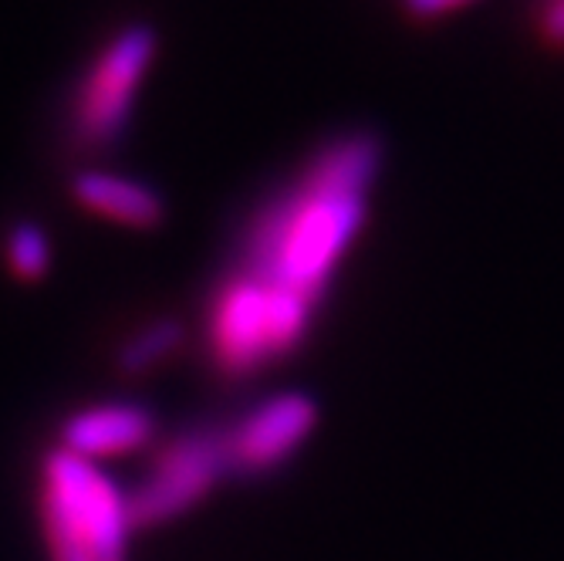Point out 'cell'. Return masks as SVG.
Segmentation results:
<instances>
[{
	"label": "cell",
	"instance_id": "7c38bea8",
	"mask_svg": "<svg viewBox=\"0 0 564 561\" xmlns=\"http://www.w3.org/2000/svg\"><path fill=\"white\" fill-rule=\"evenodd\" d=\"M541 31L547 41L564 44V0H547L544 18H541Z\"/></svg>",
	"mask_w": 564,
	"mask_h": 561
},
{
	"label": "cell",
	"instance_id": "9c48e42d",
	"mask_svg": "<svg viewBox=\"0 0 564 561\" xmlns=\"http://www.w3.org/2000/svg\"><path fill=\"white\" fill-rule=\"evenodd\" d=\"M186 345V325L176 315H160L122 338V345L112 355V366L122 379H142L156 373L163 363Z\"/></svg>",
	"mask_w": 564,
	"mask_h": 561
},
{
	"label": "cell",
	"instance_id": "ba28073f",
	"mask_svg": "<svg viewBox=\"0 0 564 561\" xmlns=\"http://www.w3.org/2000/svg\"><path fill=\"white\" fill-rule=\"evenodd\" d=\"M72 199L82 211L98 214L112 224L132 227V230H156L166 220V199L152 186L106 173V170H85L72 180Z\"/></svg>",
	"mask_w": 564,
	"mask_h": 561
},
{
	"label": "cell",
	"instance_id": "52a82bcc",
	"mask_svg": "<svg viewBox=\"0 0 564 561\" xmlns=\"http://www.w3.org/2000/svg\"><path fill=\"white\" fill-rule=\"evenodd\" d=\"M156 427V413L142 402H95L65 417L58 446L95 464L101 456H126L149 446Z\"/></svg>",
	"mask_w": 564,
	"mask_h": 561
},
{
	"label": "cell",
	"instance_id": "30bf717a",
	"mask_svg": "<svg viewBox=\"0 0 564 561\" xmlns=\"http://www.w3.org/2000/svg\"><path fill=\"white\" fill-rule=\"evenodd\" d=\"M4 261L18 281H41L51 271V237L34 220H18L4 237Z\"/></svg>",
	"mask_w": 564,
	"mask_h": 561
},
{
	"label": "cell",
	"instance_id": "3957f363",
	"mask_svg": "<svg viewBox=\"0 0 564 561\" xmlns=\"http://www.w3.org/2000/svg\"><path fill=\"white\" fill-rule=\"evenodd\" d=\"M315 301L237 271L214 294L207 319L210 359L220 376L247 379L291 355L312 328Z\"/></svg>",
	"mask_w": 564,
	"mask_h": 561
},
{
	"label": "cell",
	"instance_id": "7a4b0ae2",
	"mask_svg": "<svg viewBox=\"0 0 564 561\" xmlns=\"http://www.w3.org/2000/svg\"><path fill=\"white\" fill-rule=\"evenodd\" d=\"M41 528L47 561H126L135 531L129 494L62 446L41 464Z\"/></svg>",
	"mask_w": 564,
	"mask_h": 561
},
{
	"label": "cell",
	"instance_id": "5b68a950",
	"mask_svg": "<svg viewBox=\"0 0 564 561\" xmlns=\"http://www.w3.org/2000/svg\"><path fill=\"white\" fill-rule=\"evenodd\" d=\"M156 51L160 34L149 24H129L106 44L75 101V132L82 145H109L126 132L135 91Z\"/></svg>",
	"mask_w": 564,
	"mask_h": 561
},
{
	"label": "cell",
	"instance_id": "8fae6325",
	"mask_svg": "<svg viewBox=\"0 0 564 561\" xmlns=\"http://www.w3.org/2000/svg\"><path fill=\"white\" fill-rule=\"evenodd\" d=\"M474 4V0H402V8L413 18H443L449 11H459Z\"/></svg>",
	"mask_w": 564,
	"mask_h": 561
},
{
	"label": "cell",
	"instance_id": "6da1fadb",
	"mask_svg": "<svg viewBox=\"0 0 564 561\" xmlns=\"http://www.w3.org/2000/svg\"><path fill=\"white\" fill-rule=\"evenodd\" d=\"M379 160V139L369 132L328 145L304 176L247 227L240 271L318 304L338 261L366 224V199Z\"/></svg>",
	"mask_w": 564,
	"mask_h": 561
},
{
	"label": "cell",
	"instance_id": "8992f818",
	"mask_svg": "<svg viewBox=\"0 0 564 561\" xmlns=\"http://www.w3.org/2000/svg\"><path fill=\"white\" fill-rule=\"evenodd\" d=\"M315 427H318V402L301 389L278 392L258 402L250 413L237 420V427L224 430L230 474L253 477V474L278 471L307 443Z\"/></svg>",
	"mask_w": 564,
	"mask_h": 561
},
{
	"label": "cell",
	"instance_id": "277c9868",
	"mask_svg": "<svg viewBox=\"0 0 564 561\" xmlns=\"http://www.w3.org/2000/svg\"><path fill=\"white\" fill-rule=\"evenodd\" d=\"M227 436L224 430H189L163 443L145 474L129 490V511L135 528H163L207 497L224 477Z\"/></svg>",
	"mask_w": 564,
	"mask_h": 561
}]
</instances>
